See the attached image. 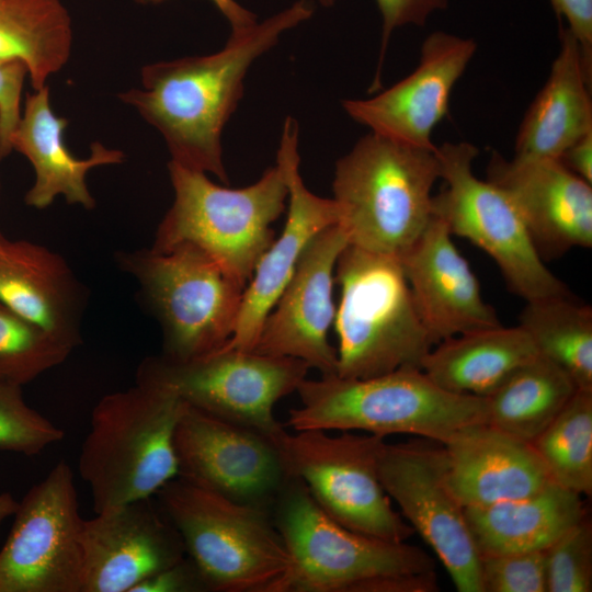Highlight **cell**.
<instances>
[{
    "instance_id": "cell-1",
    "label": "cell",
    "mask_w": 592,
    "mask_h": 592,
    "mask_svg": "<svg viewBox=\"0 0 592 592\" xmlns=\"http://www.w3.org/2000/svg\"><path fill=\"white\" fill-rule=\"evenodd\" d=\"M312 13L310 0H298L261 23L231 31L214 54L147 64L141 86L117 96L160 133L170 161L228 184L221 133L243 95L246 75L283 33Z\"/></svg>"
},
{
    "instance_id": "cell-2",
    "label": "cell",
    "mask_w": 592,
    "mask_h": 592,
    "mask_svg": "<svg viewBox=\"0 0 592 592\" xmlns=\"http://www.w3.org/2000/svg\"><path fill=\"white\" fill-rule=\"evenodd\" d=\"M296 391L300 406L289 410L286 422L294 432L358 430L382 437L412 434L443 444L466 425L488 422L485 397L444 390L417 367L367 378H306Z\"/></svg>"
},
{
    "instance_id": "cell-3",
    "label": "cell",
    "mask_w": 592,
    "mask_h": 592,
    "mask_svg": "<svg viewBox=\"0 0 592 592\" xmlns=\"http://www.w3.org/2000/svg\"><path fill=\"white\" fill-rule=\"evenodd\" d=\"M184 405L173 390L139 380L98 401L78 462L94 513L153 497L179 475L174 435Z\"/></svg>"
},
{
    "instance_id": "cell-4",
    "label": "cell",
    "mask_w": 592,
    "mask_h": 592,
    "mask_svg": "<svg viewBox=\"0 0 592 592\" xmlns=\"http://www.w3.org/2000/svg\"><path fill=\"white\" fill-rule=\"evenodd\" d=\"M437 149V148H436ZM436 150L369 133L335 163L338 225L351 246L399 258L433 216Z\"/></svg>"
},
{
    "instance_id": "cell-5",
    "label": "cell",
    "mask_w": 592,
    "mask_h": 592,
    "mask_svg": "<svg viewBox=\"0 0 592 592\" xmlns=\"http://www.w3.org/2000/svg\"><path fill=\"white\" fill-rule=\"evenodd\" d=\"M337 375L367 378L421 368L433 343L397 257L348 244L337 261Z\"/></svg>"
},
{
    "instance_id": "cell-6",
    "label": "cell",
    "mask_w": 592,
    "mask_h": 592,
    "mask_svg": "<svg viewBox=\"0 0 592 592\" xmlns=\"http://www.w3.org/2000/svg\"><path fill=\"white\" fill-rule=\"evenodd\" d=\"M168 172L174 197L150 249L195 246L247 286L285 208L288 187L282 162L276 159L257 182L240 189L216 184L206 173L172 161Z\"/></svg>"
},
{
    "instance_id": "cell-7",
    "label": "cell",
    "mask_w": 592,
    "mask_h": 592,
    "mask_svg": "<svg viewBox=\"0 0 592 592\" xmlns=\"http://www.w3.org/2000/svg\"><path fill=\"white\" fill-rule=\"evenodd\" d=\"M207 590L276 592L289 555L265 508L177 476L157 493Z\"/></svg>"
},
{
    "instance_id": "cell-8",
    "label": "cell",
    "mask_w": 592,
    "mask_h": 592,
    "mask_svg": "<svg viewBox=\"0 0 592 592\" xmlns=\"http://www.w3.org/2000/svg\"><path fill=\"white\" fill-rule=\"evenodd\" d=\"M136 280L162 332V355L184 362L223 349L231 339L246 285L195 246L116 253Z\"/></svg>"
},
{
    "instance_id": "cell-9",
    "label": "cell",
    "mask_w": 592,
    "mask_h": 592,
    "mask_svg": "<svg viewBox=\"0 0 592 592\" xmlns=\"http://www.w3.org/2000/svg\"><path fill=\"white\" fill-rule=\"evenodd\" d=\"M275 499V526L291 560L276 592H369L383 579L435 568L417 546L341 525L297 478L288 477Z\"/></svg>"
},
{
    "instance_id": "cell-10",
    "label": "cell",
    "mask_w": 592,
    "mask_h": 592,
    "mask_svg": "<svg viewBox=\"0 0 592 592\" xmlns=\"http://www.w3.org/2000/svg\"><path fill=\"white\" fill-rule=\"evenodd\" d=\"M443 190L433 195V215L453 236L469 240L498 265L508 287L525 301L569 295L536 249L509 195L473 171L478 149L470 143L437 147Z\"/></svg>"
},
{
    "instance_id": "cell-11",
    "label": "cell",
    "mask_w": 592,
    "mask_h": 592,
    "mask_svg": "<svg viewBox=\"0 0 592 592\" xmlns=\"http://www.w3.org/2000/svg\"><path fill=\"white\" fill-rule=\"evenodd\" d=\"M384 437L342 431L284 432L275 442L288 477L300 480L316 503L341 525L388 542L414 531L394 510L378 476Z\"/></svg>"
},
{
    "instance_id": "cell-12",
    "label": "cell",
    "mask_w": 592,
    "mask_h": 592,
    "mask_svg": "<svg viewBox=\"0 0 592 592\" xmlns=\"http://www.w3.org/2000/svg\"><path fill=\"white\" fill-rule=\"evenodd\" d=\"M309 369L293 357L221 349L184 362L162 355L146 357L136 380L164 386L185 403L275 443L286 430L275 419L274 407L297 390Z\"/></svg>"
},
{
    "instance_id": "cell-13",
    "label": "cell",
    "mask_w": 592,
    "mask_h": 592,
    "mask_svg": "<svg viewBox=\"0 0 592 592\" xmlns=\"http://www.w3.org/2000/svg\"><path fill=\"white\" fill-rule=\"evenodd\" d=\"M14 517L0 549V592H81L83 519L68 463L27 491Z\"/></svg>"
},
{
    "instance_id": "cell-14",
    "label": "cell",
    "mask_w": 592,
    "mask_h": 592,
    "mask_svg": "<svg viewBox=\"0 0 592 592\" xmlns=\"http://www.w3.org/2000/svg\"><path fill=\"white\" fill-rule=\"evenodd\" d=\"M444 447L428 439L384 443L378 476L401 516L433 549L459 592H482L480 556L446 483Z\"/></svg>"
},
{
    "instance_id": "cell-15",
    "label": "cell",
    "mask_w": 592,
    "mask_h": 592,
    "mask_svg": "<svg viewBox=\"0 0 592 592\" xmlns=\"http://www.w3.org/2000/svg\"><path fill=\"white\" fill-rule=\"evenodd\" d=\"M174 448L179 477L239 502L265 508L288 479L272 441L187 403Z\"/></svg>"
},
{
    "instance_id": "cell-16",
    "label": "cell",
    "mask_w": 592,
    "mask_h": 592,
    "mask_svg": "<svg viewBox=\"0 0 592 592\" xmlns=\"http://www.w3.org/2000/svg\"><path fill=\"white\" fill-rule=\"evenodd\" d=\"M348 244L338 224L309 242L265 317L253 351L300 360L321 376L337 375V350L329 343L328 332L337 308L335 265Z\"/></svg>"
},
{
    "instance_id": "cell-17",
    "label": "cell",
    "mask_w": 592,
    "mask_h": 592,
    "mask_svg": "<svg viewBox=\"0 0 592 592\" xmlns=\"http://www.w3.org/2000/svg\"><path fill=\"white\" fill-rule=\"evenodd\" d=\"M81 592H132L185 557L180 534L153 497L83 520Z\"/></svg>"
},
{
    "instance_id": "cell-18",
    "label": "cell",
    "mask_w": 592,
    "mask_h": 592,
    "mask_svg": "<svg viewBox=\"0 0 592 592\" xmlns=\"http://www.w3.org/2000/svg\"><path fill=\"white\" fill-rule=\"evenodd\" d=\"M476 49L473 38L433 32L422 43L419 64L410 75L372 98L344 100L342 106L372 133L436 150L432 132L448 113L452 90Z\"/></svg>"
},
{
    "instance_id": "cell-19",
    "label": "cell",
    "mask_w": 592,
    "mask_h": 592,
    "mask_svg": "<svg viewBox=\"0 0 592 592\" xmlns=\"http://www.w3.org/2000/svg\"><path fill=\"white\" fill-rule=\"evenodd\" d=\"M298 125L286 117L276 159L282 162L288 187L285 225L260 258L248 282L234 334L223 349L253 351L261 327L309 242L338 224V208L307 189L299 173Z\"/></svg>"
},
{
    "instance_id": "cell-20",
    "label": "cell",
    "mask_w": 592,
    "mask_h": 592,
    "mask_svg": "<svg viewBox=\"0 0 592 592\" xmlns=\"http://www.w3.org/2000/svg\"><path fill=\"white\" fill-rule=\"evenodd\" d=\"M503 190L544 255L592 246V187L559 160H506L493 153L488 179Z\"/></svg>"
},
{
    "instance_id": "cell-21",
    "label": "cell",
    "mask_w": 592,
    "mask_h": 592,
    "mask_svg": "<svg viewBox=\"0 0 592 592\" xmlns=\"http://www.w3.org/2000/svg\"><path fill=\"white\" fill-rule=\"evenodd\" d=\"M417 311L433 343L500 326L477 276L435 215L399 258Z\"/></svg>"
},
{
    "instance_id": "cell-22",
    "label": "cell",
    "mask_w": 592,
    "mask_h": 592,
    "mask_svg": "<svg viewBox=\"0 0 592 592\" xmlns=\"http://www.w3.org/2000/svg\"><path fill=\"white\" fill-rule=\"evenodd\" d=\"M442 445L446 483L464 509L522 498L553 481L532 443L488 422L466 425Z\"/></svg>"
},
{
    "instance_id": "cell-23",
    "label": "cell",
    "mask_w": 592,
    "mask_h": 592,
    "mask_svg": "<svg viewBox=\"0 0 592 592\" xmlns=\"http://www.w3.org/2000/svg\"><path fill=\"white\" fill-rule=\"evenodd\" d=\"M86 301L83 285L59 253L0 231V303L76 349Z\"/></svg>"
},
{
    "instance_id": "cell-24",
    "label": "cell",
    "mask_w": 592,
    "mask_h": 592,
    "mask_svg": "<svg viewBox=\"0 0 592 592\" xmlns=\"http://www.w3.org/2000/svg\"><path fill=\"white\" fill-rule=\"evenodd\" d=\"M68 119L54 113L48 84L25 95L21 119L12 134V150L33 166L35 180L25 194L26 205L43 209L57 196L67 203L93 209L95 200L87 184L90 170L122 163L125 153L101 141L90 145V155L80 159L67 148L64 133Z\"/></svg>"
},
{
    "instance_id": "cell-25",
    "label": "cell",
    "mask_w": 592,
    "mask_h": 592,
    "mask_svg": "<svg viewBox=\"0 0 592 592\" xmlns=\"http://www.w3.org/2000/svg\"><path fill=\"white\" fill-rule=\"evenodd\" d=\"M560 49L548 79L525 113L516 134L513 159L559 160L577 140L592 132V81L580 45L560 26Z\"/></svg>"
},
{
    "instance_id": "cell-26",
    "label": "cell",
    "mask_w": 592,
    "mask_h": 592,
    "mask_svg": "<svg viewBox=\"0 0 592 592\" xmlns=\"http://www.w3.org/2000/svg\"><path fill=\"white\" fill-rule=\"evenodd\" d=\"M581 497L549 481L528 496L464 512L479 555L542 551L585 515Z\"/></svg>"
},
{
    "instance_id": "cell-27",
    "label": "cell",
    "mask_w": 592,
    "mask_h": 592,
    "mask_svg": "<svg viewBox=\"0 0 592 592\" xmlns=\"http://www.w3.org/2000/svg\"><path fill=\"white\" fill-rule=\"evenodd\" d=\"M537 355L520 326L500 325L439 342L424 357L421 369L444 390L486 397L514 369Z\"/></svg>"
},
{
    "instance_id": "cell-28",
    "label": "cell",
    "mask_w": 592,
    "mask_h": 592,
    "mask_svg": "<svg viewBox=\"0 0 592 592\" xmlns=\"http://www.w3.org/2000/svg\"><path fill=\"white\" fill-rule=\"evenodd\" d=\"M72 22L61 0H0V60L21 59L33 90L68 62Z\"/></svg>"
},
{
    "instance_id": "cell-29",
    "label": "cell",
    "mask_w": 592,
    "mask_h": 592,
    "mask_svg": "<svg viewBox=\"0 0 592 592\" xmlns=\"http://www.w3.org/2000/svg\"><path fill=\"white\" fill-rule=\"evenodd\" d=\"M578 387L539 354L514 369L486 396L488 423L532 443L558 415Z\"/></svg>"
},
{
    "instance_id": "cell-30",
    "label": "cell",
    "mask_w": 592,
    "mask_h": 592,
    "mask_svg": "<svg viewBox=\"0 0 592 592\" xmlns=\"http://www.w3.org/2000/svg\"><path fill=\"white\" fill-rule=\"evenodd\" d=\"M519 326L537 353L562 368L580 389H592V309L559 295L526 301Z\"/></svg>"
},
{
    "instance_id": "cell-31",
    "label": "cell",
    "mask_w": 592,
    "mask_h": 592,
    "mask_svg": "<svg viewBox=\"0 0 592 592\" xmlns=\"http://www.w3.org/2000/svg\"><path fill=\"white\" fill-rule=\"evenodd\" d=\"M532 445L554 482L580 496H590L592 389L578 388Z\"/></svg>"
},
{
    "instance_id": "cell-32",
    "label": "cell",
    "mask_w": 592,
    "mask_h": 592,
    "mask_svg": "<svg viewBox=\"0 0 592 592\" xmlns=\"http://www.w3.org/2000/svg\"><path fill=\"white\" fill-rule=\"evenodd\" d=\"M0 303V382L23 387L64 363L73 351Z\"/></svg>"
},
{
    "instance_id": "cell-33",
    "label": "cell",
    "mask_w": 592,
    "mask_h": 592,
    "mask_svg": "<svg viewBox=\"0 0 592 592\" xmlns=\"http://www.w3.org/2000/svg\"><path fill=\"white\" fill-rule=\"evenodd\" d=\"M64 431L24 399L22 387L0 382V449L34 456L61 441Z\"/></svg>"
},
{
    "instance_id": "cell-34",
    "label": "cell",
    "mask_w": 592,
    "mask_h": 592,
    "mask_svg": "<svg viewBox=\"0 0 592 592\" xmlns=\"http://www.w3.org/2000/svg\"><path fill=\"white\" fill-rule=\"evenodd\" d=\"M547 592L592 591V526L584 515L546 550Z\"/></svg>"
},
{
    "instance_id": "cell-35",
    "label": "cell",
    "mask_w": 592,
    "mask_h": 592,
    "mask_svg": "<svg viewBox=\"0 0 592 592\" xmlns=\"http://www.w3.org/2000/svg\"><path fill=\"white\" fill-rule=\"evenodd\" d=\"M479 556L482 592H547L545 550Z\"/></svg>"
},
{
    "instance_id": "cell-36",
    "label": "cell",
    "mask_w": 592,
    "mask_h": 592,
    "mask_svg": "<svg viewBox=\"0 0 592 592\" xmlns=\"http://www.w3.org/2000/svg\"><path fill=\"white\" fill-rule=\"evenodd\" d=\"M29 70L21 59L0 60V161L12 148L10 139L22 114L21 96Z\"/></svg>"
},
{
    "instance_id": "cell-37",
    "label": "cell",
    "mask_w": 592,
    "mask_h": 592,
    "mask_svg": "<svg viewBox=\"0 0 592 592\" xmlns=\"http://www.w3.org/2000/svg\"><path fill=\"white\" fill-rule=\"evenodd\" d=\"M383 18L382 44L377 71L371 91L380 88V71L392 32L407 24L423 25L435 11L445 9L447 0H376Z\"/></svg>"
},
{
    "instance_id": "cell-38",
    "label": "cell",
    "mask_w": 592,
    "mask_h": 592,
    "mask_svg": "<svg viewBox=\"0 0 592 592\" xmlns=\"http://www.w3.org/2000/svg\"><path fill=\"white\" fill-rule=\"evenodd\" d=\"M207 590L193 561L183 557L139 582L132 592H191Z\"/></svg>"
},
{
    "instance_id": "cell-39",
    "label": "cell",
    "mask_w": 592,
    "mask_h": 592,
    "mask_svg": "<svg viewBox=\"0 0 592 592\" xmlns=\"http://www.w3.org/2000/svg\"><path fill=\"white\" fill-rule=\"evenodd\" d=\"M558 18L577 38L588 78L592 81V0H550Z\"/></svg>"
},
{
    "instance_id": "cell-40",
    "label": "cell",
    "mask_w": 592,
    "mask_h": 592,
    "mask_svg": "<svg viewBox=\"0 0 592 592\" xmlns=\"http://www.w3.org/2000/svg\"><path fill=\"white\" fill-rule=\"evenodd\" d=\"M559 161L572 173L592 184V132L571 145Z\"/></svg>"
},
{
    "instance_id": "cell-41",
    "label": "cell",
    "mask_w": 592,
    "mask_h": 592,
    "mask_svg": "<svg viewBox=\"0 0 592 592\" xmlns=\"http://www.w3.org/2000/svg\"><path fill=\"white\" fill-rule=\"evenodd\" d=\"M138 4H159L167 0H134ZM221 14L228 20L231 30H241L257 22L255 15L241 7L235 0H210Z\"/></svg>"
},
{
    "instance_id": "cell-42",
    "label": "cell",
    "mask_w": 592,
    "mask_h": 592,
    "mask_svg": "<svg viewBox=\"0 0 592 592\" xmlns=\"http://www.w3.org/2000/svg\"><path fill=\"white\" fill-rule=\"evenodd\" d=\"M19 502L8 492L0 493V532L3 522L14 515Z\"/></svg>"
},
{
    "instance_id": "cell-43",
    "label": "cell",
    "mask_w": 592,
    "mask_h": 592,
    "mask_svg": "<svg viewBox=\"0 0 592 592\" xmlns=\"http://www.w3.org/2000/svg\"><path fill=\"white\" fill-rule=\"evenodd\" d=\"M325 7H331L334 3V0H318Z\"/></svg>"
},
{
    "instance_id": "cell-44",
    "label": "cell",
    "mask_w": 592,
    "mask_h": 592,
    "mask_svg": "<svg viewBox=\"0 0 592 592\" xmlns=\"http://www.w3.org/2000/svg\"><path fill=\"white\" fill-rule=\"evenodd\" d=\"M0 187H1V182H0Z\"/></svg>"
}]
</instances>
